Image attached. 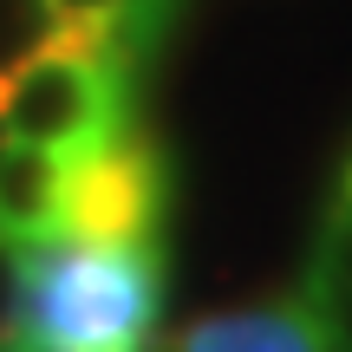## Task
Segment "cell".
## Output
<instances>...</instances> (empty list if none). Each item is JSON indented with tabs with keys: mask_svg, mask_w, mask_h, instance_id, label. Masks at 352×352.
Wrapping results in <instances>:
<instances>
[{
	"mask_svg": "<svg viewBox=\"0 0 352 352\" xmlns=\"http://www.w3.org/2000/svg\"><path fill=\"white\" fill-rule=\"evenodd\" d=\"M59 13H85V20H131L144 39H164V26H170V13H176V0H52Z\"/></svg>",
	"mask_w": 352,
	"mask_h": 352,
	"instance_id": "cell-6",
	"label": "cell"
},
{
	"mask_svg": "<svg viewBox=\"0 0 352 352\" xmlns=\"http://www.w3.org/2000/svg\"><path fill=\"white\" fill-rule=\"evenodd\" d=\"M52 33H59V7L52 0H0V78L20 59H33Z\"/></svg>",
	"mask_w": 352,
	"mask_h": 352,
	"instance_id": "cell-5",
	"label": "cell"
},
{
	"mask_svg": "<svg viewBox=\"0 0 352 352\" xmlns=\"http://www.w3.org/2000/svg\"><path fill=\"white\" fill-rule=\"evenodd\" d=\"M7 144H13V138H7V124H0V151H7Z\"/></svg>",
	"mask_w": 352,
	"mask_h": 352,
	"instance_id": "cell-8",
	"label": "cell"
},
{
	"mask_svg": "<svg viewBox=\"0 0 352 352\" xmlns=\"http://www.w3.org/2000/svg\"><path fill=\"white\" fill-rule=\"evenodd\" d=\"M65 157V189H59V228L52 235L78 241H151L164 248L170 222V157L144 131V118L78 144Z\"/></svg>",
	"mask_w": 352,
	"mask_h": 352,
	"instance_id": "cell-2",
	"label": "cell"
},
{
	"mask_svg": "<svg viewBox=\"0 0 352 352\" xmlns=\"http://www.w3.org/2000/svg\"><path fill=\"white\" fill-rule=\"evenodd\" d=\"M20 248L7 228H0V346H13V327H20Z\"/></svg>",
	"mask_w": 352,
	"mask_h": 352,
	"instance_id": "cell-7",
	"label": "cell"
},
{
	"mask_svg": "<svg viewBox=\"0 0 352 352\" xmlns=\"http://www.w3.org/2000/svg\"><path fill=\"white\" fill-rule=\"evenodd\" d=\"M164 314V248L39 235L20 248L13 352H151Z\"/></svg>",
	"mask_w": 352,
	"mask_h": 352,
	"instance_id": "cell-1",
	"label": "cell"
},
{
	"mask_svg": "<svg viewBox=\"0 0 352 352\" xmlns=\"http://www.w3.org/2000/svg\"><path fill=\"white\" fill-rule=\"evenodd\" d=\"M59 189H65V157L39 144H7L0 151V228L13 241H39L59 228Z\"/></svg>",
	"mask_w": 352,
	"mask_h": 352,
	"instance_id": "cell-4",
	"label": "cell"
},
{
	"mask_svg": "<svg viewBox=\"0 0 352 352\" xmlns=\"http://www.w3.org/2000/svg\"><path fill=\"white\" fill-rule=\"evenodd\" d=\"M157 352H340V346L320 327L314 300L307 294H287V300H267V307L202 314Z\"/></svg>",
	"mask_w": 352,
	"mask_h": 352,
	"instance_id": "cell-3",
	"label": "cell"
}]
</instances>
